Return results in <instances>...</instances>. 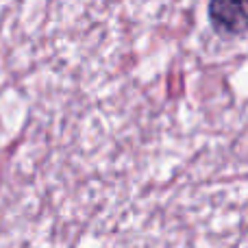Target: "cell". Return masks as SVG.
Instances as JSON below:
<instances>
[{"instance_id":"obj_1","label":"cell","mask_w":248,"mask_h":248,"mask_svg":"<svg viewBox=\"0 0 248 248\" xmlns=\"http://www.w3.org/2000/svg\"><path fill=\"white\" fill-rule=\"evenodd\" d=\"M209 20L222 35L244 33L248 29V0H211Z\"/></svg>"}]
</instances>
